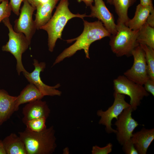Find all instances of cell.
Masks as SVG:
<instances>
[{"instance_id":"1","label":"cell","mask_w":154,"mask_h":154,"mask_svg":"<svg viewBox=\"0 0 154 154\" xmlns=\"http://www.w3.org/2000/svg\"><path fill=\"white\" fill-rule=\"evenodd\" d=\"M84 28L81 34L78 37L66 40L68 43L75 42L65 49L56 58L53 66L62 61L65 58L73 55L77 51L83 50L87 58H90L89 48L94 42L111 35L106 29L102 23L98 20L89 22L83 19Z\"/></svg>"},{"instance_id":"2","label":"cell","mask_w":154,"mask_h":154,"mask_svg":"<svg viewBox=\"0 0 154 154\" xmlns=\"http://www.w3.org/2000/svg\"><path fill=\"white\" fill-rule=\"evenodd\" d=\"M68 0H60L56 11L49 21L40 29L46 31L48 35V46L49 51L52 52L58 38L62 39V33L68 22L74 17L83 19L88 15L86 14H74L70 10Z\"/></svg>"},{"instance_id":"3","label":"cell","mask_w":154,"mask_h":154,"mask_svg":"<svg viewBox=\"0 0 154 154\" xmlns=\"http://www.w3.org/2000/svg\"><path fill=\"white\" fill-rule=\"evenodd\" d=\"M18 133L25 144L27 154H51L56 147L55 131L53 126L39 132L26 129Z\"/></svg>"},{"instance_id":"4","label":"cell","mask_w":154,"mask_h":154,"mask_svg":"<svg viewBox=\"0 0 154 154\" xmlns=\"http://www.w3.org/2000/svg\"><path fill=\"white\" fill-rule=\"evenodd\" d=\"M116 28V34L110 37L111 50L117 57L132 56L133 50L139 45L137 41L139 30H132L118 21Z\"/></svg>"},{"instance_id":"5","label":"cell","mask_w":154,"mask_h":154,"mask_svg":"<svg viewBox=\"0 0 154 154\" xmlns=\"http://www.w3.org/2000/svg\"><path fill=\"white\" fill-rule=\"evenodd\" d=\"M2 22L9 31V40L6 44L2 47L3 51L9 52L16 60V69L18 74L27 71L24 67L22 60V55L28 48L30 43L24 34L15 31L11 24L9 17H7Z\"/></svg>"},{"instance_id":"6","label":"cell","mask_w":154,"mask_h":154,"mask_svg":"<svg viewBox=\"0 0 154 154\" xmlns=\"http://www.w3.org/2000/svg\"><path fill=\"white\" fill-rule=\"evenodd\" d=\"M114 93L127 95L130 98L129 104L133 111L136 110L141 100L149 94L143 85L136 83L123 75H120L113 80Z\"/></svg>"},{"instance_id":"7","label":"cell","mask_w":154,"mask_h":154,"mask_svg":"<svg viewBox=\"0 0 154 154\" xmlns=\"http://www.w3.org/2000/svg\"><path fill=\"white\" fill-rule=\"evenodd\" d=\"M125 95L114 92V100L113 104L105 111L100 110L97 112L98 116L100 117L99 123L105 126V129L108 133H116L117 130L112 127V120L114 118L117 119L124 109L131 106L129 104L125 101Z\"/></svg>"},{"instance_id":"8","label":"cell","mask_w":154,"mask_h":154,"mask_svg":"<svg viewBox=\"0 0 154 154\" xmlns=\"http://www.w3.org/2000/svg\"><path fill=\"white\" fill-rule=\"evenodd\" d=\"M133 63L131 68L124 73L127 78L138 84L143 85L149 78L146 63L145 53L140 45L132 52Z\"/></svg>"},{"instance_id":"9","label":"cell","mask_w":154,"mask_h":154,"mask_svg":"<svg viewBox=\"0 0 154 154\" xmlns=\"http://www.w3.org/2000/svg\"><path fill=\"white\" fill-rule=\"evenodd\" d=\"M19 17L15 21L13 29L17 33H21L31 44V40L37 29L33 15L36 9L32 6L27 0L23 1Z\"/></svg>"},{"instance_id":"10","label":"cell","mask_w":154,"mask_h":154,"mask_svg":"<svg viewBox=\"0 0 154 154\" xmlns=\"http://www.w3.org/2000/svg\"><path fill=\"white\" fill-rule=\"evenodd\" d=\"M133 111L131 106L124 109L115 123L117 131L116 139L121 145L130 140L134 130L139 125L132 117Z\"/></svg>"},{"instance_id":"11","label":"cell","mask_w":154,"mask_h":154,"mask_svg":"<svg viewBox=\"0 0 154 154\" xmlns=\"http://www.w3.org/2000/svg\"><path fill=\"white\" fill-rule=\"evenodd\" d=\"M33 64L35 69L32 72L30 73L27 71L23 72L30 83L35 85L44 96H61L62 92L56 89L60 86V84L54 86H50L45 84L41 80L40 73L45 68V63L43 62L39 63L37 60L34 59Z\"/></svg>"},{"instance_id":"12","label":"cell","mask_w":154,"mask_h":154,"mask_svg":"<svg viewBox=\"0 0 154 154\" xmlns=\"http://www.w3.org/2000/svg\"><path fill=\"white\" fill-rule=\"evenodd\" d=\"M94 5L90 7L91 13L88 17L97 18L111 35H115L117 32L116 24L113 14L103 0H94Z\"/></svg>"},{"instance_id":"13","label":"cell","mask_w":154,"mask_h":154,"mask_svg":"<svg viewBox=\"0 0 154 154\" xmlns=\"http://www.w3.org/2000/svg\"><path fill=\"white\" fill-rule=\"evenodd\" d=\"M50 111L46 102L41 99L29 103L23 108L22 121L25 124L30 120L44 117L47 119Z\"/></svg>"},{"instance_id":"14","label":"cell","mask_w":154,"mask_h":154,"mask_svg":"<svg viewBox=\"0 0 154 154\" xmlns=\"http://www.w3.org/2000/svg\"><path fill=\"white\" fill-rule=\"evenodd\" d=\"M154 139V129L144 127L133 133L130 141L139 154H146L147 149Z\"/></svg>"},{"instance_id":"15","label":"cell","mask_w":154,"mask_h":154,"mask_svg":"<svg viewBox=\"0 0 154 154\" xmlns=\"http://www.w3.org/2000/svg\"><path fill=\"white\" fill-rule=\"evenodd\" d=\"M17 96H10L5 90L0 89V125L17 111Z\"/></svg>"},{"instance_id":"16","label":"cell","mask_w":154,"mask_h":154,"mask_svg":"<svg viewBox=\"0 0 154 154\" xmlns=\"http://www.w3.org/2000/svg\"><path fill=\"white\" fill-rule=\"evenodd\" d=\"M60 0H48L36 8L34 22L37 29L45 25L52 17V11Z\"/></svg>"},{"instance_id":"17","label":"cell","mask_w":154,"mask_h":154,"mask_svg":"<svg viewBox=\"0 0 154 154\" xmlns=\"http://www.w3.org/2000/svg\"><path fill=\"white\" fill-rule=\"evenodd\" d=\"M154 10V8L144 6L139 4L136 6L134 17L131 19H129L125 23V25L132 30H139L146 22L150 12Z\"/></svg>"},{"instance_id":"18","label":"cell","mask_w":154,"mask_h":154,"mask_svg":"<svg viewBox=\"0 0 154 154\" xmlns=\"http://www.w3.org/2000/svg\"><path fill=\"white\" fill-rule=\"evenodd\" d=\"M44 96L33 84H28L21 92L16 100V108L18 111L20 105L37 100L41 99Z\"/></svg>"},{"instance_id":"19","label":"cell","mask_w":154,"mask_h":154,"mask_svg":"<svg viewBox=\"0 0 154 154\" xmlns=\"http://www.w3.org/2000/svg\"><path fill=\"white\" fill-rule=\"evenodd\" d=\"M2 142L6 154H27L24 142L15 133H11Z\"/></svg>"},{"instance_id":"20","label":"cell","mask_w":154,"mask_h":154,"mask_svg":"<svg viewBox=\"0 0 154 154\" xmlns=\"http://www.w3.org/2000/svg\"><path fill=\"white\" fill-rule=\"evenodd\" d=\"M136 0H112L118 18L117 21L125 23L130 19L128 15V9Z\"/></svg>"},{"instance_id":"21","label":"cell","mask_w":154,"mask_h":154,"mask_svg":"<svg viewBox=\"0 0 154 154\" xmlns=\"http://www.w3.org/2000/svg\"><path fill=\"white\" fill-rule=\"evenodd\" d=\"M137 41L139 44H145L154 49V28L146 22L139 31Z\"/></svg>"},{"instance_id":"22","label":"cell","mask_w":154,"mask_h":154,"mask_svg":"<svg viewBox=\"0 0 154 154\" xmlns=\"http://www.w3.org/2000/svg\"><path fill=\"white\" fill-rule=\"evenodd\" d=\"M139 45L145 53L148 73L149 78L154 80V49L145 44Z\"/></svg>"},{"instance_id":"23","label":"cell","mask_w":154,"mask_h":154,"mask_svg":"<svg viewBox=\"0 0 154 154\" xmlns=\"http://www.w3.org/2000/svg\"><path fill=\"white\" fill-rule=\"evenodd\" d=\"M46 119L43 117L29 120L25 124L26 126V129L35 132L42 131L46 128Z\"/></svg>"},{"instance_id":"24","label":"cell","mask_w":154,"mask_h":154,"mask_svg":"<svg viewBox=\"0 0 154 154\" xmlns=\"http://www.w3.org/2000/svg\"><path fill=\"white\" fill-rule=\"evenodd\" d=\"M12 11L7 0H4L0 4V23L7 17H9Z\"/></svg>"},{"instance_id":"25","label":"cell","mask_w":154,"mask_h":154,"mask_svg":"<svg viewBox=\"0 0 154 154\" xmlns=\"http://www.w3.org/2000/svg\"><path fill=\"white\" fill-rule=\"evenodd\" d=\"M113 145L109 143L106 146L100 147L96 145L93 146L91 151L92 154H108L112 152Z\"/></svg>"},{"instance_id":"26","label":"cell","mask_w":154,"mask_h":154,"mask_svg":"<svg viewBox=\"0 0 154 154\" xmlns=\"http://www.w3.org/2000/svg\"><path fill=\"white\" fill-rule=\"evenodd\" d=\"M122 149L126 154H139L130 140L123 144Z\"/></svg>"},{"instance_id":"27","label":"cell","mask_w":154,"mask_h":154,"mask_svg":"<svg viewBox=\"0 0 154 154\" xmlns=\"http://www.w3.org/2000/svg\"><path fill=\"white\" fill-rule=\"evenodd\" d=\"M24 0H10L9 3L12 11L17 16L19 15L21 4Z\"/></svg>"},{"instance_id":"28","label":"cell","mask_w":154,"mask_h":154,"mask_svg":"<svg viewBox=\"0 0 154 154\" xmlns=\"http://www.w3.org/2000/svg\"><path fill=\"white\" fill-rule=\"evenodd\" d=\"M144 87L145 90L154 96V80L150 78L144 83Z\"/></svg>"},{"instance_id":"29","label":"cell","mask_w":154,"mask_h":154,"mask_svg":"<svg viewBox=\"0 0 154 154\" xmlns=\"http://www.w3.org/2000/svg\"><path fill=\"white\" fill-rule=\"evenodd\" d=\"M29 4L36 9L39 5L46 2L48 0H27Z\"/></svg>"},{"instance_id":"30","label":"cell","mask_w":154,"mask_h":154,"mask_svg":"<svg viewBox=\"0 0 154 154\" xmlns=\"http://www.w3.org/2000/svg\"><path fill=\"white\" fill-rule=\"evenodd\" d=\"M146 23L151 27H154V10L151 11L148 16Z\"/></svg>"},{"instance_id":"31","label":"cell","mask_w":154,"mask_h":154,"mask_svg":"<svg viewBox=\"0 0 154 154\" xmlns=\"http://www.w3.org/2000/svg\"><path fill=\"white\" fill-rule=\"evenodd\" d=\"M140 4L144 6L154 8L153 0H140Z\"/></svg>"},{"instance_id":"32","label":"cell","mask_w":154,"mask_h":154,"mask_svg":"<svg viewBox=\"0 0 154 154\" xmlns=\"http://www.w3.org/2000/svg\"><path fill=\"white\" fill-rule=\"evenodd\" d=\"M79 3L83 2L87 7H90L92 5L94 0H76Z\"/></svg>"},{"instance_id":"33","label":"cell","mask_w":154,"mask_h":154,"mask_svg":"<svg viewBox=\"0 0 154 154\" xmlns=\"http://www.w3.org/2000/svg\"><path fill=\"white\" fill-rule=\"evenodd\" d=\"M0 154H6L2 141L0 140Z\"/></svg>"},{"instance_id":"34","label":"cell","mask_w":154,"mask_h":154,"mask_svg":"<svg viewBox=\"0 0 154 154\" xmlns=\"http://www.w3.org/2000/svg\"><path fill=\"white\" fill-rule=\"evenodd\" d=\"M107 3L110 5H112V0H106Z\"/></svg>"},{"instance_id":"35","label":"cell","mask_w":154,"mask_h":154,"mask_svg":"<svg viewBox=\"0 0 154 154\" xmlns=\"http://www.w3.org/2000/svg\"><path fill=\"white\" fill-rule=\"evenodd\" d=\"M4 0H0V2H1L2 1H3Z\"/></svg>"}]
</instances>
